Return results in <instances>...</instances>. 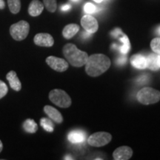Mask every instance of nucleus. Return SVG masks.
Returning <instances> with one entry per match:
<instances>
[{
	"instance_id": "1",
	"label": "nucleus",
	"mask_w": 160,
	"mask_h": 160,
	"mask_svg": "<svg viewBox=\"0 0 160 160\" xmlns=\"http://www.w3.org/2000/svg\"><path fill=\"white\" fill-rule=\"evenodd\" d=\"M111 66V60L104 54H93L85 63V71L91 77H98L107 71Z\"/></svg>"
},
{
	"instance_id": "2",
	"label": "nucleus",
	"mask_w": 160,
	"mask_h": 160,
	"mask_svg": "<svg viewBox=\"0 0 160 160\" xmlns=\"http://www.w3.org/2000/svg\"><path fill=\"white\" fill-rule=\"evenodd\" d=\"M63 54L68 62L73 67L79 68L85 65L88 55L85 51H80L73 44H67L63 48Z\"/></svg>"
},
{
	"instance_id": "3",
	"label": "nucleus",
	"mask_w": 160,
	"mask_h": 160,
	"mask_svg": "<svg viewBox=\"0 0 160 160\" xmlns=\"http://www.w3.org/2000/svg\"><path fill=\"white\" fill-rule=\"evenodd\" d=\"M137 99L143 105L155 104L160 100V91L152 88H143L138 92Z\"/></svg>"
},
{
	"instance_id": "4",
	"label": "nucleus",
	"mask_w": 160,
	"mask_h": 160,
	"mask_svg": "<svg viewBox=\"0 0 160 160\" xmlns=\"http://www.w3.org/2000/svg\"><path fill=\"white\" fill-rule=\"evenodd\" d=\"M30 31V25L28 22L21 20L13 24L10 28V34L16 41H22L28 37Z\"/></svg>"
},
{
	"instance_id": "5",
	"label": "nucleus",
	"mask_w": 160,
	"mask_h": 160,
	"mask_svg": "<svg viewBox=\"0 0 160 160\" xmlns=\"http://www.w3.org/2000/svg\"><path fill=\"white\" fill-rule=\"evenodd\" d=\"M49 99L56 105L63 108L70 107L72 103L69 95L65 91L60 89L52 90L49 93Z\"/></svg>"
},
{
	"instance_id": "6",
	"label": "nucleus",
	"mask_w": 160,
	"mask_h": 160,
	"mask_svg": "<svg viewBox=\"0 0 160 160\" xmlns=\"http://www.w3.org/2000/svg\"><path fill=\"white\" fill-rule=\"evenodd\" d=\"M112 139V136L107 132H97L91 135L88 143L93 147H102L108 145Z\"/></svg>"
},
{
	"instance_id": "7",
	"label": "nucleus",
	"mask_w": 160,
	"mask_h": 160,
	"mask_svg": "<svg viewBox=\"0 0 160 160\" xmlns=\"http://www.w3.org/2000/svg\"><path fill=\"white\" fill-rule=\"evenodd\" d=\"M46 62L52 69L58 72H63L68 68V62L65 59L53 56H50L46 59Z\"/></svg>"
},
{
	"instance_id": "8",
	"label": "nucleus",
	"mask_w": 160,
	"mask_h": 160,
	"mask_svg": "<svg viewBox=\"0 0 160 160\" xmlns=\"http://www.w3.org/2000/svg\"><path fill=\"white\" fill-rule=\"evenodd\" d=\"M81 25L85 31L88 32L91 34L96 33L99 28V24H98L97 20L89 14L85 15L82 18Z\"/></svg>"
},
{
	"instance_id": "9",
	"label": "nucleus",
	"mask_w": 160,
	"mask_h": 160,
	"mask_svg": "<svg viewBox=\"0 0 160 160\" xmlns=\"http://www.w3.org/2000/svg\"><path fill=\"white\" fill-rule=\"evenodd\" d=\"M33 42L36 45L41 47H52L54 44V39L49 33H40L34 37Z\"/></svg>"
},
{
	"instance_id": "10",
	"label": "nucleus",
	"mask_w": 160,
	"mask_h": 160,
	"mask_svg": "<svg viewBox=\"0 0 160 160\" xmlns=\"http://www.w3.org/2000/svg\"><path fill=\"white\" fill-rule=\"evenodd\" d=\"M133 155V151L128 146H122L116 149L113 153V159L116 160H128Z\"/></svg>"
},
{
	"instance_id": "11",
	"label": "nucleus",
	"mask_w": 160,
	"mask_h": 160,
	"mask_svg": "<svg viewBox=\"0 0 160 160\" xmlns=\"http://www.w3.org/2000/svg\"><path fill=\"white\" fill-rule=\"evenodd\" d=\"M44 111L48 115V117L55 122L60 124L63 122V117L61 113L52 106L45 105L44 107Z\"/></svg>"
},
{
	"instance_id": "12",
	"label": "nucleus",
	"mask_w": 160,
	"mask_h": 160,
	"mask_svg": "<svg viewBox=\"0 0 160 160\" xmlns=\"http://www.w3.org/2000/svg\"><path fill=\"white\" fill-rule=\"evenodd\" d=\"M6 79L8 81L11 88L15 91H19L22 89V83L17 77V73L13 71H11L6 75Z\"/></svg>"
},
{
	"instance_id": "13",
	"label": "nucleus",
	"mask_w": 160,
	"mask_h": 160,
	"mask_svg": "<svg viewBox=\"0 0 160 160\" xmlns=\"http://www.w3.org/2000/svg\"><path fill=\"white\" fill-rule=\"evenodd\" d=\"M68 139L73 144L82 143L86 139V133L81 130H75L70 132L68 135Z\"/></svg>"
},
{
	"instance_id": "14",
	"label": "nucleus",
	"mask_w": 160,
	"mask_h": 160,
	"mask_svg": "<svg viewBox=\"0 0 160 160\" xmlns=\"http://www.w3.org/2000/svg\"><path fill=\"white\" fill-rule=\"evenodd\" d=\"M147 59V68L152 71H157L160 69V55L158 53H150L146 57Z\"/></svg>"
},
{
	"instance_id": "15",
	"label": "nucleus",
	"mask_w": 160,
	"mask_h": 160,
	"mask_svg": "<svg viewBox=\"0 0 160 160\" xmlns=\"http://www.w3.org/2000/svg\"><path fill=\"white\" fill-rule=\"evenodd\" d=\"M44 5L39 0H33L28 7V13L31 17H38L42 13Z\"/></svg>"
},
{
	"instance_id": "16",
	"label": "nucleus",
	"mask_w": 160,
	"mask_h": 160,
	"mask_svg": "<svg viewBox=\"0 0 160 160\" xmlns=\"http://www.w3.org/2000/svg\"><path fill=\"white\" fill-rule=\"evenodd\" d=\"M132 66L137 69L147 68V59L146 57L142 54H135L131 58Z\"/></svg>"
},
{
	"instance_id": "17",
	"label": "nucleus",
	"mask_w": 160,
	"mask_h": 160,
	"mask_svg": "<svg viewBox=\"0 0 160 160\" xmlns=\"http://www.w3.org/2000/svg\"><path fill=\"white\" fill-rule=\"evenodd\" d=\"M79 27L77 24H69V25H66L62 31V35L65 39H70L73 37H74L79 32Z\"/></svg>"
},
{
	"instance_id": "18",
	"label": "nucleus",
	"mask_w": 160,
	"mask_h": 160,
	"mask_svg": "<svg viewBox=\"0 0 160 160\" xmlns=\"http://www.w3.org/2000/svg\"><path fill=\"white\" fill-rule=\"evenodd\" d=\"M23 128L28 133H34L37 131L38 125L33 119H28L24 122Z\"/></svg>"
},
{
	"instance_id": "19",
	"label": "nucleus",
	"mask_w": 160,
	"mask_h": 160,
	"mask_svg": "<svg viewBox=\"0 0 160 160\" xmlns=\"http://www.w3.org/2000/svg\"><path fill=\"white\" fill-rule=\"evenodd\" d=\"M119 39L122 42V45L120 46L119 51L124 55L127 54L131 49V44H130L128 37L125 34H122V37H119Z\"/></svg>"
},
{
	"instance_id": "20",
	"label": "nucleus",
	"mask_w": 160,
	"mask_h": 160,
	"mask_svg": "<svg viewBox=\"0 0 160 160\" xmlns=\"http://www.w3.org/2000/svg\"><path fill=\"white\" fill-rule=\"evenodd\" d=\"M40 125L46 131L52 133L54 131V124L51 121V119L48 118H42L40 119Z\"/></svg>"
},
{
	"instance_id": "21",
	"label": "nucleus",
	"mask_w": 160,
	"mask_h": 160,
	"mask_svg": "<svg viewBox=\"0 0 160 160\" xmlns=\"http://www.w3.org/2000/svg\"><path fill=\"white\" fill-rule=\"evenodd\" d=\"M10 11L13 14H17L21 9V2L20 0H8Z\"/></svg>"
},
{
	"instance_id": "22",
	"label": "nucleus",
	"mask_w": 160,
	"mask_h": 160,
	"mask_svg": "<svg viewBox=\"0 0 160 160\" xmlns=\"http://www.w3.org/2000/svg\"><path fill=\"white\" fill-rule=\"evenodd\" d=\"M43 5L46 8V9L51 13H54L57 11V0H43Z\"/></svg>"
},
{
	"instance_id": "23",
	"label": "nucleus",
	"mask_w": 160,
	"mask_h": 160,
	"mask_svg": "<svg viewBox=\"0 0 160 160\" xmlns=\"http://www.w3.org/2000/svg\"><path fill=\"white\" fill-rule=\"evenodd\" d=\"M151 48L156 53L160 55V37L155 38L151 41Z\"/></svg>"
},
{
	"instance_id": "24",
	"label": "nucleus",
	"mask_w": 160,
	"mask_h": 160,
	"mask_svg": "<svg viewBox=\"0 0 160 160\" xmlns=\"http://www.w3.org/2000/svg\"><path fill=\"white\" fill-rule=\"evenodd\" d=\"M84 11L88 14H92V13H94L97 11V8L93 4L88 2L84 6Z\"/></svg>"
},
{
	"instance_id": "25",
	"label": "nucleus",
	"mask_w": 160,
	"mask_h": 160,
	"mask_svg": "<svg viewBox=\"0 0 160 160\" xmlns=\"http://www.w3.org/2000/svg\"><path fill=\"white\" fill-rule=\"evenodd\" d=\"M150 79H151V76L148 74V73H145V74L139 76V77L137 78V82L139 84V85H145V84L149 82Z\"/></svg>"
},
{
	"instance_id": "26",
	"label": "nucleus",
	"mask_w": 160,
	"mask_h": 160,
	"mask_svg": "<svg viewBox=\"0 0 160 160\" xmlns=\"http://www.w3.org/2000/svg\"><path fill=\"white\" fill-rule=\"evenodd\" d=\"M8 91V88L7 85L3 81L0 80V99L6 96Z\"/></svg>"
},
{
	"instance_id": "27",
	"label": "nucleus",
	"mask_w": 160,
	"mask_h": 160,
	"mask_svg": "<svg viewBox=\"0 0 160 160\" xmlns=\"http://www.w3.org/2000/svg\"><path fill=\"white\" fill-rule=\"evenodd\" d=\"M117 64L119 66H122L127 62V57L125 56H121V57H118L117 59Z\"/></svg>"
},
{
	"instance_id": "28",
	"label": "nucleus",
	"mask_w": 160,
	"mask_h": 160,
	"mask_svg": "<svg viewBox=\"0 0 160 160\" xmlns=\"http://www.w3.org/2000/svg\"><path fill=\"white\" fill-rule=\"evenodd\" d=\"M122 34H123L122 32V31L119 28L115 29L114 31H112L111 33V35L115 38H119L120 37V35H122Z\"/></svg>"
},
{
	"instance_id": "29",
	"label": "nucleus",
	"mask_w": 160,
	"mask_h": 160,
	"mask_svg": "<svg viewBox=\"0 0 160 160\" xmlns=\"http://www.w3.org/2000/svg\"><path fill=\"white\" fill-rule=\"evenodd\" d=\"M71 8V5L70 4H65V5H62L60 8L62 11H69L70 9Z\"/></svg>"
},
{
	"instance_id": "30",
	"label": "nucleus",
	"mask_w": 160,
	"mask_h": 160,
	"mask_svg": "<svg viewBox=\"0 0 160 160\" xmlns=\"http://www.w3.org/2000/svg\"><path fill=\"white\" fill-rule=\"evenodd\" d=\"M91 33H88V32H87V31L84 32L82 34V37L83 39H89V38L91 37Z\"/></svg>"
},
{
	"instance_id": "31",
	"label": "nucleus",
	"mask_w": 160,
	"mask_h": 160,
	"mask_svg": "<svg viewBox=\"0 0 160 160\" xmlns=\"http://www.w3.org/2000/svg\"><path fill=\"white\" fill-rule=\"evenodd\" d=\"M5 8V2L4 0H0V10H3Z\"/></svg>"
},
{
	"instance_id": "32",
	"label": "nucleus",
	"mask_w": 160,
	"mask_h": 160,
	"mask_svg": "<svg viewBox=\"0 0 160 160\" xmlns=\"http://www.w3.org/2000/svg\"><path fill=\"white\" fill-rule=\"evenodd\" d=\"M156 33H157V35L160 36V25L159 26V27L157 28V30H156Z\"/></svg>"
},
{
	"instance_id": "33",
	"label": "nucleus",
	"mask_w": 160,
	"mask_h": 160,
	"mask_svg": "<svg viewBox=\"0 0 160 160\" xmlns=\"http://www.w3.org/2000/svg\"><path fill=\"white\" fill-rule=\"evenodd\" d=\"M3 149V145H2V141L0 140V153H1Z\"/></svg>"
},
{
	"instance_id": "34",
	"label": "nucleus",
	"mask_w": 160,
	"mask_h": 160,
	"mask_svg": "<svg viewBox=\"0 0 160 160\" xmlns=\"http://www.w3.org/2000/svg\"><path fill=\"white\" fill-rule=\"evenodd\" d=\"M93 1L96 2H97V3H100V2H103V0H93Z\"/></svg>"
},
{
	"instance_id": "35",
	"label": "nucleus",
	"mask_w": 160,
	"mask_h": 160,
	"mask_svg": "<svg viewBox=\"0 0 160 160\" xmlns=\"http://www.w3.org/2000/svg\"><path fill=\"white\" fill-rule=\"evenodd\" d=\"M72 2H79V0H71Z\"/></svg>"
}]
</instances>
